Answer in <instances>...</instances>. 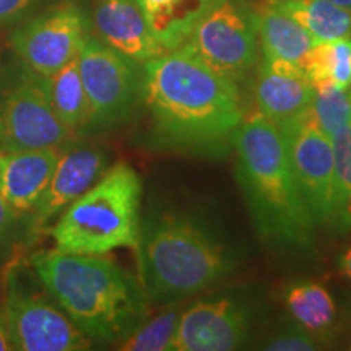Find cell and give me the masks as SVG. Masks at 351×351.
I'll list each match as a JSON object with an SVG mask.
<instances>
[{
	"instance_id": "6da1fadb",
	"label": "cell",
	"mask_w": 351,
	"mask_h": 351,
	"mask_svg": "<svg viewBox=\"0 0 351 351\" xmlns=\"http://www.w3.org/2000/svg\"><path fill=\"white\" fill-rule=\"evenodd\" d=\"M142 106L156 150L223 158L243 124L238 86L204 64L186 44L142 65Z\"/></svg>"
},
{
	"instance_id": "7a4b0ae2",
	"label": "cell",
	"mask_w": 351,
	"mask_h": 351,
	"mask_svg": "<svg viewBox=\"0 0 351 351\" xmlns=\"http://www.w3.org/2000/svg\"><path fill=\"white\" fill-rule=\"evenodd\" d=\"M26 261L91 341L119 345L150 317V300L140 280L112 258L49 249Z\"/></svg>"
},
{
	"instance_id": "3957f363",
	"label": "cell",
	"mask_w": 351,
	"mask_h": 351,
	"mask_svg": "<svg viewBox=\"0 0 351 351\" xmlns=\"http://www.w3.org/2000/svg\"><path fill=\"white\" fill-rule=\"evenodd\" d=\"M140 283L155 304L181 302L221 282L238 265V252L199 215L152 210L135 245Z\"/></svg>"
},
{
	"instance_id": "277c9868",
	"label": "cell",
	"mask_w": 351,
	"mask_h": 351,
	"mask_svg": "<svg viewBox=\"0 0 351 351\" xmlns=\"http://www.w3.org/2000/svg\"><path fill=\"white\" fill-rule=\"evenodd\" d=\"M236 179L263 243L289 252L314 245L315 225L289 165L282 132L256 112L232 140Z\"/></svg>"
},
{
	"instance_id": "5b68a950",
	"label": "cell",
	"mask_w": 351,
	"mask_h": 351,
	"mask_svg": "<svg viewBox=\"0 0 351 351\" xmlns=\"http://www.w3.org/2000/svg\"><path fill=\"white\" fill-rule=\"evenodd\" d=\"M142 179L132 166L109 168L64 210L49 234L57 251L104 256L135 249L142 223Z\"/></svg>"
},
{
	"instance_id": "8992f818",
	"label": "cell",
	"mask_w": 351,
	"mask_h": 351,
	"mask_svg": "<svg viewBox=\"0 0 351 351\" xmlns=\"http://www.w3.org/2000/svg\"><path fill=\"white\" fill-rule=\"evenodd\" d=\"M2 304L15 351H83L93 345L52 300L28 261L16 257L5 265Z\"/></svg>"
},
{
	"instance_id": "52a82bcc",
	"label": "cell",
	"mask_w": 351,
	"mask_h": 351,
	"mask_svg": "<svg viewBox=\"0 0 351 351\" xmlns=\"http://www.w3.org/2000/svg\"><path fill=\"white\" fill-rule=\"evenodd\" d=\"M77 59L88 99L83 135L117 129L134 119L142 106L138 64L93 36H86Z\"/></svg>"
},
{
	"instance_id": "ba28073f",
	"label": "cell",
	"mask_w": 351,
	"mask_h": 351,
	"mask_svg": "<svg viewBox=\"0 0 351 351\" xmlns=\"http://www.w3.org/2000/svg\"><path fill=\"white\" fill-rule=\"evenodd\" d=\"M70 137L52 109L44 77L23 62L0 72V152L62 148Z\"/></svg>"
},
{
	"instance_id": "9c48e42d",
	"label": "cell",
	"mask_w": 351,
	"mask_h": 351,
	"mask_svg": "<svg viewBox=\"0 0 351 351\" xmlns=\"http://www.w3.org/2000/svg\"><path fill=\"white\" fill-rule=\"evenodd\" d=\"M184 44L238 85L258 59L256 13L245 0H213Z\"/></svg>"
},
{
	"instance_id": "30bf717a",
	"label": "cell",
	"mask_w": 351,
	"mask_h": 351,
	"mask_svg": "<svg viewBox=\"0 0 351 351\" xmlns=\"http://www.w3.org/2000/svg\"><path fill=\"white\" fill-rule=\"evenodd\" d=\"M298 189L315 225L328 226L333 191V148L309 109L278 125Z\"/></svg>"
},
{
	"instance_id": "8fae6325",
	"label": "cell",
	"mask_w": 351,
	"mask_h": 351,
	"mask_svg": "<svg viewBox=\"0 0 351 351\" xmlns=\"http://www.w3.org/2000/svg\"><path fill=\"white\" fill-rule=\"evenodd\" d=\"M88 36V21L72 2L29 20L10 36L20 60L41 77H49L73 60Z\"/></svg>"
},
{
	"instance_id": "7c38bea8",
	"label": "cell",
	"mask_w": 351,
	"mask_h": 351,
	"mask_svg": "<svg viewBox=\"0 0 351 351\" xmlns=\"http://www.w3.org/2000/svg\"><path fill=\"white\" fill-rule=\"evenodd\" d=\"M252 306L232 296L200 300L182 311L173 351L239 350L251 337Z\"/></svg>"
},
{
	"instance_id": "4fadbf2b",
	"label": "cell",
	"mask_w": 351,
	"mask_h": 351,
	"mask_svg": "<svg viewBox=\"0 0 351 351\" xmlns=\"http://www.w3.org/2000/svg\"><path fill=\"white\" fill-rule=\"evenodd\" d=\"M109 169V156L103 150L75 145L60 152L54 173L34 208L26 215L32 244L49 234L57 218L72 202L90 189Z\"/></svg>"
},
{
	"instance_id": "5bb4252c",
	"label": "cell",
	"mask_w": 351,
	"mask_h": 351,
	"mask_svg": "<svg viewBox=\"0 0 351 351\" xmlns=\"http://www.w3.org/2000/svg\"><path fill=\"white\" fill-rule=\"evenodd\" d=\"M93 26L101 41L138 65L165 52L137 0H96Z\"/></svg>"
},
{
	"instance_id": "9a60e30c",
	"label": "cell",
	"mask_w": 351,
	"mask_h": 351,
	"mask_svg": "<svg viewBox=\"0 0 351 351\" xmlns=\"http://www.w3.org/2000/svg\"><path fill=\"white\" fill-rule=\"evenodd\" d=\"M313 91V82L298 64L262 59L254 85V98L257 112L271 124L278 127L309 109Z\"/></svg>"
},
{
	"instance_id": "2e32d148",
	"label": "cell",
	"mask_w": 351,
	"mask_h": 351,
	"mask_svg": "<svg viewBox=\"0 0 351 351\" xmlns=\"http://www.w3.org/2000/svg\"><path fill=\"white\" fill-rule=\"evenodd\" d=\"M60 148L0 152V197L20 215H28L46 191Z\"/></svg>"
},
{
	"instance_id": "e0dca14e",
	"label": "cell",
	"mask_w": 351,
	"mask_h": 351,
	"mask_svg": "<svg viewBox=\"0 0 351 351\" xmlns=\"http://www.w3.org/2000/svg\"><path fill=\"white\" fill-rule=\"evenodd\" d=\"M254 13L262 59L287 60L300 65L302 57L315 44V39L276 5L275 0H270Z\"/></svg>"
},
{
	"instance_id": "ac0fdd59",
	"label": "cell",
	"mask_w": 351,
	"mask_h": 351,
	"mask_svg": "<svg viewBox=\"0 0 351 351\" xmlns=\"http://www.w3.org/2000/svg\"><path fill=\"white\" fill-rule=\"evenodd\" d=\"M213 0H137L153 36L165 51L186 43Z\"/></svg>"
},
{
	"instance_id": "d6986e66",
	"label": "cell",
	"mask_w": 351,
	"mask_h": 351,
	"mask_svg": "<svg viewBox=\"0 0 351 351\" xmlns=\"http://www.w3.org/2000/svg\"><path fill=\"white\" fill-rule=\"evenodd\" d=\"M283 301L296 326L317 340L330 335L337 320V306L327 288L314 282L293 283L285 291Z\"/></svg>"
},
{
	"instance_id": "ffe728a7",
	"label": "cell",
	"mask_w": 351,
	"mask_h": 351,
	"mask_svg": "<svg viewBox=\"0 0 351 351\" xmlns=\"http://www.w3.org/2000/svg\"><path fill=\"white\" fill-rule=\"evenodd\" d=\"M77 57L56 73L44 77V83L59 121L72 135H83L88 121V99Z\"/></svg>"
},
{
	"instance_id": "44dd1931",
	"label": "cell",
	"mask_w": 351,
	"mask_h": 351,
	"mask_svg": "<svg viewBox=\"0 0 351 351\" xmlns=\"http://www.w3.org/2000/svg\"><path fill=\"white\" fill-rule=\"evenodd\" d=\"M315 41L351 38V10L330 0H275Z\"/></svg>"
},
{
	"instance_id": "7402d4cb",
	"label": "cell",
	"mask_w": 351,
	"mask_h": 351,
	"mask_svg": "<svg viewBox=\"0 0 351 351\" xmlns=\"http://www.w3.org/2000/svg\"><path fill=\"white\" fill-rule=\"evenodd\" d=\"M333 191L328 226L345 232L351 230V121L332 135Z\"/></svg>"
},
{
	"instance_id": "603a6c76",
	"label": "cell",
	"mask_w": 351,
	"mask_h": 351,
	"mask_svg": "<svg viewBox=\"0 0 351 351\" xmlns=\"http://www.w3.org/2000/svg\"><path fill=\"white\" fill-rule=\"evenodd\" d=\"M300 67L313 83L330 82L348 88L351 78V38L315 41L302 57Z\"/></svg>"
},
{
	"instance_id": "cb8c5ba5",
	"label": "cell",
	"mask_w": 351,
	"mask_h": 351,
	"mask_svg": "<svg viewBox=\"0 0 351 351\" xmlns=\"http://www.w3.org/2000/svg\"><path fill=\"white\" fill-rule=\"evenodd\" d=\"M182 311L179 301L168 302L156 315L145 320L117 348L124 351H173Z\"/></svg>"
},
{
	"instance_id": "d4e9b609",
	"label": "cell",
	"mask_w": 351,
	"mask_h": 351,
	"mask_svg": "<svg viewBox=\"0 0 351 351\" xmlns=\"http://www.w3.org/2000/svg\"><path fill=\"white\" fill-rule=\"evenodd\" d=\"M313 86L309 111L320 130L332 137L351 121V95L348 88L337 86L330 82L313 83Z\"/></svg>"
},
{
	"instance_id": "484cf974",
	"label": "cell",
	"mask_w": 351,
	"mask_h": 351,
	"mask_svg": "<svg viewBox=\"0 0 351 351\" xmlns=\"http://www.w3.org/2000/svg\"><path fill=\"white\" fill-rule=\"evenodd\" d=\"M32 244L26 215H20L0 197V263L12 262Z\"/></svg>"
},
{
	"instance_id": "4316f807",
	"label": "cell",
	"mask_w": 351,
	"mask_h": 351,
	"mask_svg": "<svg viewBox=\"0 0 351 351\" xmlns=\"http://www.w3.org/2000/svg\"><path fill=\"white\" fill-rule=\"evenodd\" d=\"M267 351H314L319 348V340L296 324L278 330L262 345Z\"/></svg>"
},
{
	"instance_id": "83f0119b",
	"label": "cell",
	"mask_w": 351,
	"mask_h": 351,
	"mask_svg": "<svg viewBox=\"0 0 351 351\" xmlns=\"http://www.w3.org/2000/svg\"><path fill=\"white\" fill-rule=\"evenodd\" d=\"M34 2L36 0H0V25L20 19Z\"/></svg>"
},
{
	"instance_id": "f1b7e54d",
	"label": "cell",
	"mask_w": 351,
	"mask_h": 351,
	"mask_svg": "<svg viewBox=\"0 0 351 351\" xmlns=\"http://www.w3.org/2000/svg\"><path fill=\"white\" fill-rule=\"evenodd\" d=\"M12 350L15 348H13L10 330H8L5 311H3V304H0V351H12Z\"/></svg>"
},
{
	"instance_id": "f546056e",
	"label": "cell",
	"mask_w": 351,
	"mask_h": 351,
	"mask_svg": "<svg viewBox=\"0 0 351 351\" xmlns=\"http://www.w3.org/2000/svg\"><path fill=\"white\" fill-rule=\"evenodd\" d=\"M339 267H340L341 274H343L345 276H348V278L351 280V247L346 249V251L340 256Z\"/></svg>"
},
{
	"instance_id": "4dcf8cb0",
	"label": "cell",
	"mask_w": 351,
	"mask_h": 351,
	"mask_svg": "<svg viewBox=\"0 0 351 351\" xmlns=\"http://www.w3.org/2000/svg\"><path fill=\"white\" fill-rule=\"evenodd\" d=\"M330 2L346 8V10H351V0H330Z\"/></svg>"
},
{
	"instance_id": "1f68e13d",
	"label": "cell",
	"mask_w": 351,
	"mask_h": 351,
	"mask_svg": "<svg viewBox=\"0 0 351 351\" xmlns=\"http://www.w3.org/2000/svg\"><path fill=\"white\" fill-rule=\"evenodd\" d=\"M348 88H350V95H351V78H350V85H348Z\"/></svg>"
}]
</instances>
